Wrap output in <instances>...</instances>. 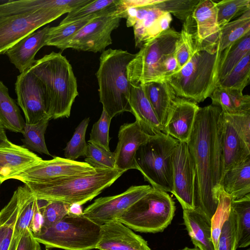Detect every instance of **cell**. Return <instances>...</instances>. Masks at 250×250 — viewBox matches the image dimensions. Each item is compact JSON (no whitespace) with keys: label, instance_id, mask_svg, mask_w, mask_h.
<instances>
[{"label":"cell","instance_id":"cell-1","mask_svg":"<svg viewBox=\"0 0 250 250\" xmlns=\"http://www.w3.org/2000/svg\"><path fill=\"white\" fill-rule=\"evenodd\" d=\"M223 114L212 104L200 107L187 142L196 171V208L211 221L216 211L224 176Z\"/></svg>","mask_w":250,"mask_h":250},{"label":"cell","instance_id":"cell-2","mask_svg":"<svg viewBox=\"0 0 250 250\" xmlns=\"http://www.w3.org/2000/svg\"><path fill=\"white\" fill-rule=\"evenodd\" d=\"M29 69L44 88L50 120L68 118L79 93L76 78L66 57L52 52L36 60Z\"/></svg>","mask_w":250,"mask_h":250},{"label":"cell","instance_id":"cell-3","mask_svg":"<svg viewBox=\"0 0 250 250\" xmlns=\"http://www.w3.org/2000/svg\"><path fill=\"white\" fill-rule=\"evenodd\" d=\"M136 54L122 49L109 48L100 57L96 73L100 102L111 119L124 112H131L129 103L131 84L126 68Z\"/></svg>","mask_w":250,"mask_h":250},{"label":"cell","instance_id":"cell-4","mask_svg":"<svg viewBox=\"0 0 250 250\" xmlns=\"http://www.w3.org/2000/svg\"><path fill=\"white\" fill-rule=\"evenodd\" d=\"M125 172L117 169H98L48 183L24 184L38 199L82 206L111 186Z\"/></svg>","mask_w":250,"mask_h":250},{"label":"cell","instance_id":"cell-5","mask_svg":"<svg viewBox=\"0 0 250 250\" xmlns=\"http://www.w3.org/2000/svg\"><path fill=\"white\" fill-rule=\"evenodd\" d=\"M222 52L196 48L188 62L166 81L177 97L196 103L210 97L217 87Z\"/></svg>","mask_w":250,"mask_h":250},{"label":"cell","instance_id":"cell-6","mask_svg":"<svg viewBox=\"0 0 250 250\" xmlns=\"http://www.w3.org/2000/svg\"><path fill=\"white\" fill-rule=\"evenodd\" d=\"M179 142L163 132L150 136L137 150V170L153 188L172 192V155Z\"/></svg>","mask_w":250,"mask_h":250},{"label":"cell","instance_id":"cell-7","mask_svg":"<svg viewBox=\"0 0 250 250\" xmlns=\"http://www.w3.org/2000/svg\"><path fill=\"white\" fill-rule=\"evenodd\" d=\"M101 225L83 216L67 215L53 226L34 235L46 249L91 250L100 240Z\"/></svg>","mask_w":250,"mask_h":250},{"label":"cell","instance_id":"cell-8","mask_svg":"<svg viewBox=\"0 0 250 250\" xmlns=\"http://www.w3.org/2000/svg\"><path fill=\"white\" fill-rule=\"evenodd\" d=\"M175 209L169 194L152 188L116 220L136 231L156 233L171 223Z\"/></svg>","mask_w":250,"mask_h":250},{"label":"cell","instance_id":"cell-9","mask_svg":"<svg viewBox=\"0 0 250 250\" xmlns=\"http://www.w3.org/2000/svg\"><path fill=\"white\" fill-rule=\"evenodd\" d=\"M180 32L171 28L144 44L126 68L132 85L166 81L162 62L165 56L175 52Z\"/></svg>","mask_w":250,"mask_h":250},{"label":"cell","instance_id":"cell-10","mask_svg":"<svg viewBox=\"0 0 250 250\" xmlns=\"http://www.w3.org/2000/svg\"><path fill=\"white\" fill-rule=\"evenodd\" d=\"M223 114L224 173L250 157V113Z\"/></svg>","mask_w":250,"mask_h":250},{"label":"cell","instance_id":"cell-11","mask_svg":"<svg viewBox=\"0 0 250 250\" xmlns=\"http://www.w3.org/2000/svg\"><path fill=\"white\" fill-rule=\"evenodd\" d=\"M122 18L124 15L117 4L83 26L69 42L66 49L102 53L112 43L111 33L119 26Z\"/></svg>","mask_w":250,"mask_h":250},{"label":"cell","instance_id":"cell-12","mask_svg":"<svg viewBox=\"0 0 250 250\" xmlns=\"http://www.w3.org/2000/svg\"><path fill=\"white\" fill-rule=\"evenodd\" d=\"M65 11L41 9L25 14L0 17V55L39 28L55 21Z\"/></svg>","mask_w":250,"mask_h":250},{"label":"cell","instance_id":"cell-13","mask_svg":"<svg viewBox=\"0 0 250 250\" xmlns=\"http://www.w3.org/2000/svg\"><path fill=\"white\" fill-rule=\"evenodd\" d=\"M98 169L93 167L86 162H79L60 157H54L50 160H43L12 179L24 184L48 183L69 177L93 173Z\"/></svg>","mask_w":250,"mask_h":250},{"label":"cell","instance_id":"cell-14","mask_svg":"<svg viewBox=\"0 0 250 250\" xmlns=\"http://www.w3.org/2000/svg\"><path fill=\"white\" fill-rule=\"evenodd\" d=\"M152 189L149 185L132 186L119 194L98 198L83 210L82 214L101 226L116 220Z\"/></svg>","mask_w":250,"mask_h":250},{"label":"cell","instance_id":"cell-15","mask_svg":"<svg viewBox=\"0 0 250 250\" xmlns=\"http://www.w3.org/2000/svg\"><path fill=\"white\" fill-rule=\"evenodd\" d=\"M172 193L183 209L196 208V171L187 143L179 142L172 155Z\"/></svg>","mask_w":250,"mask_h":250},{"label":"cell","instance_id":"cell-16","mask_svg":"<svg viewBox=\"0 0 250 250\" xmlns=\"http://www.w3.org/2000/svg\"><path fill=\"white\" fill-rule=\"evenodd\" d=\"M15 90L17 103L24 113L26 124H35L45 118L50 119L47 113L44 88L30 69L17 76Z\"/></svg>","mask_w":250,"mask_h":250},{"label":"cell","instance_id":"cell-17","mask_svg":"<svg viewBox=\"0 0 250 250\" xmlns=\"http://www.w3.org/2000/svg\"><path fill=\"white\" fill-rule=\"evenodd\" d=\"M118 6L124 12L126 26L133 27L136 47L140 48L162 33L158 19L164 11L151 5L124 7L119 4V1Z\"/></svg>","mask_w":250,"mask_h":250},{"label":"cell","instance_id":"cell-18","mask_svg":"<svg viewBox=\"0 0 250 250\" xmlns=\"http://www.w3.org/2000/svg\"><path fill=\"white\" fill-rule=\"evenodd\" d=\"M216 4L211 0H200L193 12L198 50L215 51L218 48L220 27Z\"/></svg>","mask_w":250,"mask_h":250},{"label":"cell","instance_id":"cell-19","mask_svg":"<svg viewBox=\"0 0 250 250\" xmlns=\"http://www.w3.org/2000/svg\"><path fill=\"white\" fill-rule=\"evenodd\" d=\"M199 108L196 103L176 97L169 110L162 132L179 142L187 143Z\"/></svg>","mask_w":250,"mask_h":250},{"label":"cell","instance_id":"cell-20","mask_svg":"<svg viewBox=\"0 0 250 250\" xmlns=\"http://www.w3.org/2000/svg\"><path fill=\"white\" fill-rule=\"evenodd\" d=\"M99 250H151L140 235L117 220L101 226Z\"/></svg>","mask_w":250,"mask_h":250},{"label":"cell","instance_id":"cell-21","mask_svg":"<svg viewBox=\"0 0 250 250\" xmlns=\"http://www.w3.org/2000/svg\"><path fill=\"white\" fill-rule=\"evenodd\" d=\"M149 137L136 121L121 125L114 151L116 168L125 172L131 169H137L135 160L136 152Z\"/></svg>","mask_w":250,"mask_h":250},{"label":"cell","instance_id":"cell-22","mask_svg":"<svg viewBox=\"0 0 250 250\" xmlns=\"http://www.w3.org/2000/svg\"><path fill=\"white\" fill-rule=\"evenodd\" d=\"M42 160L26 147L7 139L0 144V184Z\"/></svg>","mask_w":250,"mask_h":250},{"label":"cell","instance_id":"cell-23","mask_svg":"<svg viewBox=\"0 0 250 250\" xmlns=\"http://www.w3.org/2000/svg\"><path fill=\"white\" fill-rule=\"evenodd\" d=\"M49 25L25 36L10 47L5 53L10 62L21 73L29 69L35 63V56L46 46Z\"/></svg>","mask_w":250,"mask_h":250},{"label":"cell","instance_id":"cell-24","mask_svg":"<svg viewBox=\"0 0 250 250\" xmlns=\"http://www.w3.org/2000/svg\"><path fill=\"white\" fill-rule=\"evenodd\" d=\"M129 103L135 121L146 133L152 136L162 132L163 127L145 94L142 84H131Z\"/></svg>","mask_w":250,"mask_h":250},{"label":"cell","instance_id":"cell-25","mask_svg":"<svg viewBox=\"0 0 250 250\" xmlns=\"http://www.w3.org/2000/svg\"><path fill=\"white\" fill-rule=\"evenodd\" d=\"M183 210L184 224L195 248L199 250H215L211 221L197 208Z\"/></svg>","mask_w":250,"mask_h":250},{"label":"cell","instance_id":"cell-26","mask_svg":"<svg viewBox=\"0 0 250 250\" xmlns=\"http://www.w3.org/2000/svg\"><path fill=\"white\" fill-rule=\"evenodd\" d=\"M76 5L75 0H9L0 3V17L25 14L41 9L61 10L68 13Z\"/></svg>","mask_w":250,"mask_h":250},{"label":"cell","instance_id":"cell-27","mask_svg":"<svg viewBox=\"0 0 250 250\" xmlns=\"http://www.w3.org/2000/svg\"><path fill=\"white\" fill-rule=\"evenodd\" d=\"M142 85L163 128L173 101L177 97L173 89L167 81L151 82Z\"/></svg>","mask_w":250,"mask_h":250},{"label":"cell","instance_id":"cell-28","mask_svg":"<svg viewBox=\"0 0 250 250\" xmlns=\"http://www.w3.org/2000/svg\"><path fill=\"white\" fill-rule=\"evenodd\" d=\"M221 187L231 200L250 193V157L224 173Z\"/></svg>","mask_w":250,"mask_h":250},{"label":"cell","instance_id":"cell-29","mask_svg":"<svg viewBox=\"0 0 250 250\" xmlns=\"http://www.w3.org/2000/svg\"><path fill=\"white\" fill-rule=\"evenodd\" d=\"M0 122L4 127L22 133L25 123L20 108L9 93L7 87L0 80Z\"/></svg>","mask_w":250,"mask_h":250},{"label":"cell","instance_id":"cell-30","mask_svg":"<svg viewBox=\"0 0 250 250\" xmlns=\"http://www.w3.org/2000/svg\"><path fill=\"white\" fill-rule=\"evenodd\" d=\"M117 4L97 14L74 22L50 27L46 41V46H52L63 51L66 49L69 42L86 24L94 18L114 9Z\"/></svg>","mask_w":250,"mask_h":250},{"label":"cell","instance_id":"cell-31","mask_svg":"<svg viewBox=\"0 0 250 250\" xmlns=\"http://www.w3.org/2000/svg\"><path fill=\"white\" fill-rule=\"evenodd\" d=\"M230 208L235 215L237 248L247 247L250 245V193L231 200Z\"/></svg>","mask_w":250,"mask_h":250},{"label":"cell","instance_id":"cell-32","mask_svg":"<svg viewBox=\"0 0 250 250\" xmlns=\"http://www.w3.org/2000/svg\"><path fill=\"white\" fill-rule=\"evenodd\" d=\"M249 53L250 32L222 52L218 74V83L227 76L241 59Z\"/></svg>","mask_w":250,"mask_h":250},{"label":"cell","instance_id":"cell-33","mask_svg":"<svg viewBox=\"0 0 250 250\" xmlns=\"http://www.w3.org/2000/svg\"><path fill=\"white\" fill-rule=\"evenodd\" d=\"M197 46L196 25L192 16L183 23L176 43L175 55L179 70L190 60Z\"/></svg>","mask_w":250,"mask_h":250},{"label":"cell","instance_id":"cell-34","mask_svg":"<svg viewBox=\"0 0 250 250\" xmlns=\"http://www.w3.org/2000/svg\"><path fill=\"white\" fill-rule=\"evenodd\" d=\"M249 32H250V10L220 28L218 43L220 51L223 52Z\"/></svg>","mask_w":250,"mask_h":250},{"label":"cell","instance_id":"cell-35","mask_svg":"<svg viewBox=\"0 0 250 250\" xmlns=\"http://www.w3.org/2000/svg\"><path fill=\"white\" fill-rule=\"evenodd\" d=\"M19 187L20 204L13 234L15 237L21 236L24 230L29 228L38 201L36 196L26 185Z\"/></svg>","mask_w":250,"mask_h":250},{"label":"cell","instance_id":"cell-36","mask_svg":"<svg viewBox=\"0 0 250 250\" xmlns=\"http://www.w3.org/2000/svg\"><path fill=\"white\" fill-rule=\"evenodd\" d=\"M250 53L245 55L230 72L217 85L226 90L242 92L250 83Z\"/></svg>","mask_w":250,"mask_h":250},{"label":"cell","instance_id":"cell-37","mask_svg":"<svg viewBox=\"0 0 250 250\" xmlns=\"http://www.w3.org/2000/svg\"><path fill=\"white\" fill-rule=\"evenodd\" d=\"M49 120V118H45L33 124L25 123L22 133L23 136L22 141L27 148L51 156L47 148L44 138Z\"/></svg>","mask_w":250,"mask_h":250},{"label":"cell","instance_id":"cell-38","mask_svg":"<svg viewBox=\"0 0 250 250\" xmlns=\"http://www.w3.org/2000/svg\"><path fill=\"white\" fill-rule=\"evenodd\" d=\"M119 0H92L90 2L68 13L59 25L74 22L102 12L117 5Z\"/></svg>","mask_w":250,"mask_h":250},{"label":"cell","instance_id":"cell-39","mask_svg":"<svg viewBox=\"0 0 250 250\" xmlns=\"http://www.w3.org/2000/svg\"><path fill=\"white\" fill-rule=\"evenodd\" d=\"M89 120V118L84 119L75 128L72 137L64 149L65 158L75 160L80 156H86L87 143L85 141V133Z\"/></svg>","mask_w":250,"mask_h":250},{"label":"cell","instance_id":"cell-40","mask_svg":"<svg viewBox=\"0 0 250 250\" xmlns=\"http://www.w3.org/2000/svg\"><path fill=\"white\" fill-rule=\"evenodd\" d=\"M217 22L220 28L233 19L250 10V0H223L216 2Z\"/></svg>","mask_w":250,"mask_h":250},{"label":"cell","instance_id":"cell-41","mask_svg":"<svg viewBox=\"0 0 250 250\" xmlns=\"http://www.w3.org/2000/svg\"><path fill=\"white\" fill-rule=\"evenodd\" d=\"M200 0H161L151 6L172 14L183 23L192 16Z\"/></svg>","mask_w":250,"mask_h":250},{"label":"cell","instance_id":"cell-42","mask_svg":"<svg viewBox=\"0 0 250 250\" xmlns=\"http://www.w3.org/2000/svg\"><path fill=\"white\" fill-rule=\"evenodd\" d=\"M231 200L230 197L222 190L217 209L211 219V236L215 250H217L218 241L223 225L229 216Z\"/></svg>","mask_w":250,"mask_h":250},{"label":"cell","instance_id":"cell-43","mask_svg":"<svg viewBox=\"0 0 250 250\" xmlns=\"http://www.w3.org/2000/svg\"><path fill=\"white\" fill-rule=\"evenodd\" d=\"M43 216V226L46 228L61 221L68 213L70 205L56 200L38 199Z\"/></svg>","mask_w":250,"mask_h":250},{"label":"cell","instance_id":"cell-44","mask_svg":"<svg viewBox=\"0 0 250 250\" xmlns=\"http://www.w3.org/2000/svg\"><path fill=\"white\" fill-rule=\"evenodd\" d=\"M85 157V162L96 169H116L114 152L106 151L88 143Z\"/></svg>","mask_w":250,"mask_h":250},{"label":"cell","instance_id":"cell-45","mask_svg":"<svg viewBox=\"0 0 250 250\" xmlns=\"http://www.w3.org/2000/svg\"><path fill=\"white\" fill-rule=\"evenodd\" d=\"M111 120L103 110L99 119L92 126L88 143L106 151H110L109 146L110 140L109 130Z\"/></svg>","mask_w":250,"mask_h":250},{"label":"cell","instance_id":"cell-46","mask_svg":"<svg viewBox=\"0 0 250 250\" xmlns=\"http://www.w3.org/2000/svg\"><path fill=\"white\" fill-rule=\"evenodd\" d=\"M237 248L235 215L230 208L229 218L223 225L220 233L217 250H236Z\"/></svg>","mask_w":250,"mask_h":250},{"label":"cell","instance_id":"cell-47","mask_svg":"<svg viewBox=\"0 0 250 250\" xmlns=\"http://www.w3.org/2000/svg\"><path fill=\"white\" fill-rule=\"evenodd\" d=\"M212 104L221 107L224 114L232 115L236 112L230 97L226 89L216 87L210 96Z\"/></svg>","mask_w":250,"mask_h":250},{"label":"cell","instance_id":"cell-48","mask_svg":"<svg viewBox=\"0 0 250 250\" xmlns=\"http://www.w3.org/2000/svg\"><path fill=\"white\" fill-rule=\"evenodd\" d=\"M235 109L236 114L250 113V96L243 92L227 90Z\"/></svg>","mask_w":250,"mask_h":250},{"label":"cell","instance_id":"cell-49","mask_svg":"<svg viewBox=\"0 0 250 250\" xmlns=\"http://www.w3.org/2000/svg\"><path fill=\"white\" fill-rule=\"evenodd\" d=\"M16 250H42V249L40 243L35 238L29 228H27L20 238Z\"/></svg>","mask_w":250,"mask_h":250},{"label":"cell","instance_id":"cell-50","mask_svg":"<svg viewBox=\"0 0 250 250\" xmlns=\"http://www.w3.org/2000/svg\"><path fill=\"white\" fill-rule=\"evenodd\" d=\"M162 67L166 80L179 70L175 52L165 56L162 62Z\"/></svg>","mask_w":250,"mask_h":250},{"label":"cell","instance_id":"cell-51","mask_svg":"<svg viewBox=\"0 0 250 250\" xmlns=\"http://www.w3.org/2000/svg\"><path fill=\"white\" fill-rule=\"evenodd\" d=\"M43 216L38 199L29 227V229L34 235L38 234L40 232L43 226Z\"/></svg>","mask_w":250,"mask_h":250},{"label":"cell","instance_id":"cell-52","mask_svg":"<svg viewBox=\"0 0 250 250\" xmlns=\"http://www.w3.org/2000/svg\"><path fill=\"white\" fill-rule=\"evenodd\" d=\"M161 0H119V4L124 7H142L158 3Z\"/></svg>","mask_w":250,"mask_h":250},{"label":"cell","instance_id":"cell-53","mask_svg":"<svg viewBox=\"0 0 250 250\" xmlns=\"http://www.w3.org/2000/svg\"><path fill=\"white\" fill-rule=\"evenodd\" d=\"M172 20L171 14L167 12L164 11L158 19L159 28L161 32L169 29L170 24Z\"/></svg>","mask_w":250,"mask_h":250},{"label":"cell","instance_id":"cell-54","mask_svg":"<svg viewBox=\"0 0 250 250\" xmlns=\"http://www.w3.org/2000/svg\"><path fill=\"white\" fill-rule=\"evenodd\" d=\"M81 206L78 204L71 205L67 215H80L83 214Z\"/></svg>","mask_w":250,"mask_h":250},{"label":"cell","instance_id":"cell-55","mask_svg":"<svg viewBox=\"0 0 250 250\" xmlns=\"http://www.w3.org/2000/svg\"><path fill=\"white\" fill-rule=\"evenodd\" d=\"M7 139L5 128L0 122V144L5 142Z\"/></svg>","mask_w":250,"mask_h":250},{"label":"cell","instance_id":"cell-56","mask_svg":"<svg viewBox=\"0 0 250 250\" xmlns=\"http://www.w3.org/2000/svg\"><path fill=\"white\" fill-rule=\"evenodd\" d=\"M21 236L17 237H13L8 250H16L17 245L20 239Z\"/></svg>","mask_w":250,"mask_h":250},{"label":"cell","instance_id":"cell-57","mask_svg":"<svg viewBox=\"0 0 250 250\" xmlns=\"http://www.w3.org/2000/svg\"><path fill=\"white\" fill-rule=\"evenodd\" d=\"M198 250V249H196L195 248H188V247H185L182 249H180V250Z\"/></svg>","mask_w":250,"mask_h":250},{"label":"cell","instance_id":"cell-58","mask_svg":"<svg viewBox=\"0 0 250 250\" xmlns=\"http://www.w3.org/2000/svg\"><path fill=\"white\" fill-rule=\"evenodd\" d=\"M250 250V248H249V249H247V250Z\"/></svg>","mask_w":250,"mask_h":250},{"label":"cell","instance_id":"cell-59","mask_svg":"<svg viewBox=\"0 0 250 250\" xmlns=\"http://www.w3.org/2000/svg\"><path fill=\"white\" fill-rule=\"evenodd\" d=\"M49 250V249H46V250Z\"/></svg>","mask_w":250,"mask_h":250}]
</instances>
